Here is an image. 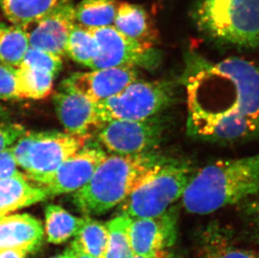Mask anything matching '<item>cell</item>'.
<instances>
[{
	"instance_id": "3",
	"label": "cell",
	"mask_w": 259,
	"mask_h": 258,
	"mask_svg": "<svg viewBox=\"0 0 259 258\" xmlns=\"http://www.w3.org/2000/svg\"><path fill=\"white\" fill-rule=\"evenodd\" d=\"M259 195V154L219 160L191 177L182 204L186 210L207 214Z\"/></svg>"
},
{
	"instance_id": "7",
	"label": "cell",
	"mask_w": 259,
	"mask_h": 258,
	"mask_svg": "<svg viewBox=\"0 0 259 258\" xmlns=\"http://www.w3.org/2000/svg\"><path fill=\"white\" fill-rule=\"evenodd\" d=\"M94 35L99 52L90 68H156L161 61V53L155 47L137 41L122 34L113 25L89 29Z\"/></svg>"
},
{
	"instance_id": "15",
	"label": "cell",
	"mask_w": 259,
	"mask_h": 258,
	"mask_svg": "<svg viewBox=\"0 0 259 258\" xmlns=\"http://www.w3.org/2000/svg\"><path fill=\"white\" fill-rule=\"evenodd\" d=\"M53 101L57 117L66 133L88 134L93 127L100 126L97 103L84 96L61 89Z\"/></svg>"
},
{
	"instance_id": "8",
	"label": "cell",
	"mask_w": 259,
	"mask_h": 258,
	"mask_svg": "<svg viewBox=\"0 0 259 258\" xmlns=\"http://www.w3.org/2000/svg\"><path fill=\"white\" fill-rule=\"evenodd\" d=\"M90 139L91 134L37 132L29 150L25 176L40 187L67 158L80 150Z\"/></svg>"
},
{
	"instance_id": "6",
	"label": "cell",
	"mask_w": 259,
	"mask_h": 258,
	"mask_svg": "<svg viewBox=\"0 0 259 258\" xmlns=\"http://www.w3.org/2000/svg\"><path fill=\"white\" fill-rule=\"evenodd\" d=\"M173 83L135 80L117 95L97 103L101 124L112 120L140 121L155 117L173 102Z\"/></svg>"
},
{
	"instance_id": "29",
	"label": "cell",
	"mask_w": 259,
	"mask_h": 258,
	"mask_svg": "<svg viewBox=\"0 0 259 258\" xmlns=\"http://www.w3.org/2000/svg\"><path fill=\"white\" fill-rule=\"evenodd\" d=\"M16 69L0 64V100L18 99L16 96Z\"/></svg>"
},
{
	"instance_id": "9",
	"label": "cell",
	"mask_w": 259,
	"mask_h": 258,
	"mask_svg": "<svg viewBox=\"0 0 259 258\" xmlns=\"http://www.w3.org/2000/svg\"><path fill=\"white\" fill-rule=\"evenodd\" d=\"M98 143L114 154L133 155L154 151L164 127L158 117L140 121L112 120L98 127Z\"/></svg>"
},
{
	"instance_id": "10",
	"label": "cell",
	"mask_w": 259,
	"mask_h": 258,
	"mask_svg": "<svg viewBox=\"0 0 259 258\" xmlns=\"http://www.w3.org/2000/svg\"><path fill=\"white\" fill-rule=\"evenodd\" d=\"M187 129L192 136L223 143L259 137L258 121L239 112H213L194 107H188Z\"/></svg>"
},
{
	"instance_id": "19",
	"label": "cell",
	"mask_w": 259,
	"mask_h": 258,
	"mask_svg": "<svg viewBox=\"0 0 259 258\" xmlns=\"http://www.w3.org/2000/svg\"><path fill=\"white\" fill-rule=\"evenodd\" d=\"M108 240L109 233L107 225L85 216L70 246L93 257L105 258Z\"/></svg>"
},
{
	"instance_id": "34",
	"label": "cell",
	"mask_w": 259,
	"mask_h": 258,
	"mask_svg": "<svg viewBox=\"0 0 259 258\" xmlns=\"http://www.w3.org/2000/svg\"><path fill=\"white\" fill-rule=\"evenodd\" d=\"M132 258H176L173 256V254L170 251H168L167 249L165 250H161L158 251L156 253L150 256H133Z\"/></svg>"
},
{
	"instance_id": "36",
	"label": "cell",
	"mask_w": 259,
	"mask_h": 258,
	"mask_svg": "<svg viewBox=\"0 0 259 258\" xmlns=\"http://www.w3.org/2000/svg\"><path fill=\"white\" fill-rule=\"evenodd\" d=\"M72 250H73L74 258H95L93 257V256H89V255L84 253V252L75 250V249L72 248Z\"/></svg>"
},
{
	"instance_id": "11",
	"label": "cell",
	"mask_w": 259,
	"mask_h": 258,
	"mask_svg": "<svg viewBox=\"0 0 259 258\" xmlns=\"http://www.w3.org/2000/svg\"><path fill=\"white\" fill-rule=\"evenodd\" d=\"M107 157L99 143H87L80 150L67 158L54 175L40 187L48 196L76 192L83 187Z\"/></svg>"
},
{
	"instance_id": "12",
	"label": "cell",
	"mask_w": 259,
	"mask_h": 258,
	"mask_svg": "<svg viewBox=\"0 0 259 258\" xmlns=\"http://www.w3.org/2000/svg\"><path fill=\"white\" fill-rule=\"evenodd\" d=\"M76 23L71 0H59L44 17L25 28L29 47L63 57L69 34Z\"/></svg>"
},
{
	"instance_id": "24",
	"label": "cell",
	"mask_w": 259,
	"mask_h": 258,
	"mask_svg": "<svg viewBox=\"0 0 259 258\" xmlns=\"http://www.w3.org/2000/svg\"><path fill=\"white\" fill-rule=\"evenodd\" d=\"M27 32L16 25L0 28V64L18 68L29 49Z\"/></svg>"
},
{
	"instance_id": "35",
	"label": "cell",
	"mask_w": 259,
	"mask_h": 258,
	"mask_svg": "<svg viewBox=\"0 0 259 258\" xmlns=\"http://www.w3.org/2000/svg\"><path fill=\"white\" fill-rule=\"evenodd\" d=\"M51 258H74L73 250L71 246H69L68 248L66 249V251L61 254H59L57 256H52Z\"/></svg>"
},
{
	"instance_id": "13",
	"label": "cell",
	"mask_w": 259,
	"mask_h": 258,
	"mask_svg": "<svg viewBox=\"0 0 259 258\" xmlns=\"http://www.w3.org/2000/svg\"><path fill=\"white\" fill-rule=\"evenodd\" d=\"M138 80V71L131 67L98 69L76 72L63 80L62 90L71 91L98 103L117 95Z\"/></svg>"
},
{
	"instance_id": "5",
	"label": "cell",
	"mask_w": 259,
	"mask_h": 258,
	"mask_svg": "<svg viewBox=\"0 0 259 258\" xmlns=\"http://www.w3.org/2000/svg\"><path fill=\"white\" fill-rule=\"evenodd\" d=\"M192 176L187 163L171 158L120 204V214L134 219L164 214L182 198Z\"/></svg>"
},
{
	"instance_id": "38",
	"label": "cell",
	"mask_w": 259,
	"mask_h": 258,
	"mask_svg": "<svg viewBox=\"0 0 259 258\" xmlns=\"http://www.w3.org/2000/svg\"><path fill=\"white\" fill-rule=\"evenodd\" d=\"M3 114V110L2 108H0V117H1V115Z\"/></svg>"
},
{
	"instance_id": "14",
	"label": "cell",
	"mask_w": 259,
	"mask_h": 258,
	"mask_svg": "<svg viewBox=\"0 0 259 258\" xmlns=\"http://www.w3.org/2000/svg\"><path fill=\"white\" fill-rule=\"evenodd\" d=\"M177 222L173 207L159 217L131 218L128 232L134 255L153 256L171 246L177 236Z\"/></svg>"
},
{
	"instance_id": "27",
	"label": "cell",
	"mask_w": 259,
	"mask_h": 258,
	"mask_svg": "<svg viewBox=\"0 0 259 258\" xmlns=\"http://www.w3.org/2000/svg\"><path fill=\"white\" fill-rule=\"evenodd\" d=\"M131 218L118 214L107 222L109 240L105 258H132L134 256L130 244V226Z\"/></svg>"
},
{
	"instance_id": "26",
	"label": "cell",
	"mask_w": 259,
	"mask_h": 258,
	"mask_svg": "<svg viewBox=\"0 0 259 258\" xmlns=\"http://www.w3.org/2000/svg\"><path fill=\"white\" fill-rule=\"evenodd\" d=\"M196 258H259V252L236 246L227 236L212 232L204 239Z\"/></svg>"
},
{
	"instance_id": "28",
	"label": "cell",
	"mask_w": 259,
	"mask_h": 258,
	"mask_svg": "<svg viewBox=\"0 0 259 258\" xmlns=\"http://www.w3.org/2000/svg\"><path fill=\"white\" fill-rule=\"evenodd\" d=\"M20 65L57 76L62 68V59L54 54L29 47Z\"/></svg>"
},
{
	"instance_id": "2",
	"label": "cell",
	"mask_w": 259,
	"mask_h": 258,
	"mask_svg": "<svg viewBox=\"0 0 259 258\" xmlns=\"http://www.w3.org/2000/svg\"><path fill=\"white\" fill-rule=\"evenodd\" d=\"M170 159L155 151L107 155L90 181L74 192L72 203L87 217L104 214L123 202L157 168Z\"/></svg>"
},
{
	"instance_id": "33",
	"label": "cell",
	"mask_w": 259,
	"mask_h": 258,
	"mask_svg": "<svg viewBox=\"0 0 259 258\" xmlns=\"http://www.w3.org/2000/svg\"><path fill=\"white\" fill-rule=\"evenodd\" d=\"M26 252L17 249H1L0 258H25Z\"/></svg>"
},
{
	"instance_id": "32",
	"label": "cell",
	"mask_w": 259,
	"mask_h": 258,
	"mask_svg": "<svg viewBox=\"0 0 259 258\" xmlns=\"http://www.w3.org/2000/svg\"><path fill=\"white\" fill-rule=\"evenodd\" d=\"M247 213L254 227L255 232L259 236V195L250 202L247 208Z\"/></svg>"
},
{
	"instance_id": "30",
	"label": "cell",
	"mask_w": 259,
	"mask_h": 258,
	"mask_svg": "<svg viewBox=\"0 0 259 258\" xmlns=\"http://www.w3.org/2000/svg\"><path fill=\"white\" fill-rule=\"evenodd\" d=\"M26 133L22 125L15 122H0V153L11 148Z\"/></svg>"
},
{
	"instance_id": "4",
	"label": "cell",
	"mask_w": 259,
	"mask_h": 258,
	"mask_svg": "<svg viewBox=\"0 0 259 258\" xmlns=\"http://www.w3.org/2000/svg\"><path fill=\"white\" fill-rule=\"evenodd\" d=\"M191 17L201 34L212 41L259 49V0H198Z\"/></svg>"
},
{
	"instance_id": "22",
	"label": "cell",
	"mask_w": 259,
	"mask_h": 258,
	"mask_svg": "<svg viewBox=\"0 0 259 258\" xmlns=\"http://www.w3.org/2000/svg\"><path fill=\"white\" fill-rule=\"evenodd\" d=\"M118 6L117 0H82L75 7L76 23L88 29L111 26Z\"/></svg>"
},
{
	"instance_id": "23",
	"label": "cell",
	"mask_w": 259,
	"mask_h": 258,
	"mask_svg": "<svg viewBox=\"0 0 259 258\" xmlns=\"http://www.w3.org/2000/svg\"><path fill=\"white\" fill-rule=\"evenodd\" d=\"M83 218H77L60 205H50L46 209L47 241L53 244L68 241L80 229Z\"/></svg>"
},
{
	"instance_id": "37",
	"label": "cell",
	"mask_w": 259,
	"mask_h": 258,
	"mask_svg": "<svg viewBox=\"0 0 259 258\" xmlns=\"http://www.w3.org/2000/svg\"><path fill=\"white\" fill-rule=\"evenodd\" d=\"M5 24H4V23H2L1 22V21H0V28H1V27L2 26H4V25H5Z\"/></svg>"
},
{
	"instance_id": "18",
	"label": "cell",
	"mask_w": 259,
	"mask_h": 258,
	"mask_svg": "<svg viewBox=\"0 0 259 258\" xmlns=\"http://www.w3.org/2000/svg\"><path fill=\"white\" fill-rule=\"evenodd\" d=\"M48 197L41 187L28 181L25 175L0 181V217L40 202Z\"/></svg>"
},
{
	"instance_id": "25",
	"label": "cell",
	"mask_w": 259,
	"mask_h": 258,
	"mask_svg": "<svg viewBox=\"0 0 259 258\" xmlns=\"http://www.w3.org/2000/svg\"><path fill=\"white\" fill-rule=\"evenodd\" d=\"M98 52V41L90 29L75 23L66 43V55L75 62L90 68Z\"/></svg>"
},
{
	"instance_id": "16",
	"label": "cell",
	"mask_w": 259,
	"mask_h": 258,
	"mask_svg": "<svg viewBox=\"0 0 259 258\" xmlns=\"http://www.w3.org/2000/svg\"><path fill=\"white\" fill-rule=\"evenodd\" d=\"M43 240L41 223L30 214L0 217V250L17 249L32 253L40 248Z\"/></svg>"
},
{
	"instance_id": "20",
	"label": "cell",
	"mask_w": 259,
	"mask_h": 258,
	"mask_svg": "<svg viewBox=\"0 0 259 258\" xmlns=\"http://www.w3.org/2000/svg\"><path fill=\"white\" fill-rule=\"evenodd\" d=\"M59 0H0L5 16L13 25L26 28L47 15Z\"/></svg>"
},
{
	"instance_id": "31",
	"label": "cell",
	"mask_w": 259,
	"mask_h": 258,
	"mask_svg": "<svg viewBox=\"0 0 259 258\" xmlns=\"http://www.w3.org/2000/svg\"><path fill=\"white\" fill-rule=\"evenodd\" d=\"M17 163L13 154L12 147L0 153V181L20 174Z\"/></svg>"
},
{
	"instance_id": "1",
	"label": "cell",
	"mask_w": 259,
	"mask_h": 258,
	"mask_svg": "<svg viewBox=\"0 0 259 258\" xmlns=\"http://www.w3.org/2000/svg\"><path fill=\"white\" fill-rule=\"evenodd\" d=\"M188 107L239 112L259 122V66L231 57L212 62L196 54L186 57Z\"/></svg>"
},
{
	"instance_id": "21",
	"label": "cell",
	"mask_w": 259,
	"mask_h": 258,
	"mask_svg": "<svg viewBox=\"0 0 259 258\" xmlns=\"http://www.w3.org/2000/svg\"><path fill=\"white\" fill-rule=\"evenodd\" d=\"M54 75L20 65L16 69V96L18 99H43L51 95Z\"/></svg>"
},
{
	"instance_id": "17",
	"label": "cell",
	"mask_w": 259,
	"mask_h": 258,
	"mask_svg": "<svg viewBox=\"0 0 259 258\" xmlns=\"http://www.w3.org/2000/svg\"><path fill=\"white\" fill-rule=\"evenodd\" d=\"M113 26L130 38L154 47L158 43V31L149 13L142 5L119 4Z\"/></svg>"
}]
</instances>
